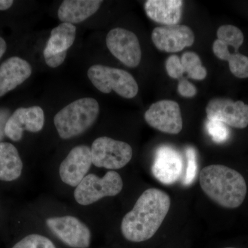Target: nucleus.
I'll use <instances>...</instances> for the list:
<instances>
[{
  "instance_id": "10",
  "label": "nucleus",
  "mask_w": 248,
  "mask_h": 248,
  "mask_svg": "<svg viewBox=\"0 0 248 248\" xmlns=\"http://www.w3.org/2000/svg\"><path fill=\"white\" fill-rule=\"evenodd\" d=\"M144 118L150 126L162 133L177 135L183 128L180 107L174 101L161 100L154 103L146 111Z\"/></svg>"
},
{
  "instance_id": "8",
  "label": "nucleus",
  "mask_w": 248,
  "mask_h": 248,
  "mask_svg": "<svg viewBox=\"0 0 248 248\" xmlns=\"http://www.w3.org/2000/svg\"><path fill=\"white\" fill-rule=\"evenodd\" d=\"M47 226L63 244L73 248H88L91 244L89 228L76 217L65 216L47 218Z\"/></svg>"
},
{
  "instance_id": "20",
  "label": "nucleus",
  "mask_w": 248,
  "mask_h": 248,
  "mask_svg": "<svg viewBox=\"0 0 248 248\" xmlns=\"http://www.w3.org/2000/svg\"><path fill=\"white\" fill-rule=\"evenodd\" d=\"M213 49L217 58L229 62L230 70L235 77L248 78V57L239 53H230L228 46L218 40L214 42Z\"/></svg>"
},
{
  "instance_id": "2",
  "label": "nucleus",
  "mask_w": 248,
  "mask_h": 248,
  "mask_svg": "<svg viewBox=\"0 0 248 248\" xmlns=\"http://www.w3.org/2000/svg\"><path fill=\"white\" fill-rule=\"evenodd\" d=\"M200 186L210 200L223 208H239L247 195V184L237 171L223 165H210L202 170Z\"/></svg>"
},
{
  "instance_id": "19",
  "label": "nucleus",
  "mask_w": 248,
  "mask_h": 248,
  "mask_svg": "<svg viewBox=\"0 0 248 248\" xmlns=\"http://www.w3.org/2000/svg\"><path fill=\"white\" fill-rule=\"evenodd\" d=\"M76 26L70 23L62 22L51 31L44 50L51 53L67 52L76 40Z\"/></svg>"
},
{
  "instance_id": "14",
  "label": "nucleus",
  "mask_w": 248,
  "mask_h": 248,
  "mask_svg": "<svg viewBox=\"0 0 248 248\" xmlns=\"http://www.w3.org/2000/svg\"><path fill=\"white\" fill-rule=\"evenodd\" d=\"M184 162L179 152L171 147H159L152 167L154 177L162 184H174L182 175Z\"/></svg>"
},
{
  "instance_id": "23",
  "label": "nucleus",
  "mask_w": 248,
  "mask_h": 248,
  "mask_svg": "<svg viewBox=\"0 0 248 248\" xmlns=\"http://www.w3.org/2000/svg\"><path fill=\"white\" fill-rule=\"evenodd\" d=\"M13 248H56L53 243L40 234H30L15 245Z\"/></svg>"
},
{
  "instance_id": "26",
  "label": "nucleus",
  "mask_w": 248,
  "mask_h": 248,
  "mask_svg": "<svg viewBox=\"0 0 248 248\" xmlns=\"http://www.w3.org/2000/svg\"><path fill=\"white\" fill-rule=\"evenodd\" d=\"M166 69L168 74L173 79H179L184 73L181 59L177 55H171L166 62Z\"/></svg>"
},
{
  "instance_id": "22",
  "label": "nucleus",
  "mask_w": 248,
  "mask_h": 248,
  "mask_svg": "<svg viewBox=\"0 0 248 248\" xmlns=\"http://www.w3.org/2000/svg\"><path fill=\"white\" fill-rule=\"evenodd\" d=\"M217 35L218 40L228 46L233 47L234 53H238V50L244 42L242 31L233 25L221 26L217 30Z\"/></svg>"
},
{
  "instance_id": "7",
  "label": "nucleus",
  "mask_w": 248,
  "mask_h": 248,
  "mask_svg": "<svg viewBox=\"0 0 248 248\" xmlns=\"http://www.w3.org/2000/svg\"><path fill=\"white\" fill-rule=\"evenodd\" d=\"M107 45L112 55L129 68H136L141 60L138 37L132 31L115 28L107 36Z\"/></svg>"
},
{
  "instance_id": "13",
  "label": "nucleus",
  "mask_w": 248,
  "mask_h": 248,
  "mask_svg": "<svg viewBox=\"0 0 248 248\" xmlns=\"http://www.w3.org/2000/svg\"><path fill=\"white\" fill-rule=\"evenodd\" d=\"M92 164L91 148L86 145L75 147L60 164V175L62 182L77 187L87 175Z\"/></svg>"
},
{
  "instance_id": "11",
  "label": "nucleus",
  "mask_w": 248,
  "mask_h": 248,
  "mask_svg": "<svg viewBox=\"0 0 248 248\" xmlns=\"http://www.w3.org/2000/svg\"><path fill=\"white\" fill-rule=\"evenodd\" d=\"M45 122V112L40 107L19 108L7 121L5 135L12 141H19L24 131L38 133L44 128Z\"/></svg>"
},
{
  "instance_id": "30",
  "label": "nucleus",
  "mask_w": 248,
  "mask_h": 248,
  "mask_svg": "<svg viewBox=\"0 0 248 248\" xmlns=\"http://www.w3.org/2000/svg\"><path fill=\"white\" fill-rule=\"evenodd\" d=\"M14 3L13 0H0V11H6L10 9Z\"/></svg>"
},
{
  "instance_id": "24",
  "label": "nucleus",
  "mask_w": 248,
  "mask_h": 248,
  "mask_svg": "<svg viewBox=\"0 0 248 248\" xmlns=\"http://www.w3.org/2000/svg\"><path fill=\"white\" fill-rule=\"evenodd\" d=\"M207 131L216 143L226 141L230 137L229 128L227 125L216 120H208L206 124Z\"/></svg>"
},
{
  "instance_id": "3",
  "label": "nucleus",
  "mask_w": 248,
  "mask_h": 248,
  "mask_svg": "<svg viewBox=\"0 0 248 248\" xmlns=\"http://www.w3.org/2000/svg\"><path fill=\"white\" fill-rule=\"evenodd\" d=\"M99 103L92 97H84L68 104L54 117L59 136L69 140L84 133L97 121Z\"/></svg>"
},
{
  "instance_id": "4",
  "label": "nucleus",
  "mask_w": 248,
  "mask_h": 248,
  "mask_svg": "<svg viewBox=\"0 0 248 248\" xmlns=\"http://www.w3.org/2000/svg\"><path fill=\"white\" fill-rule=\"evenodd\" d=\"M87 75L93 86L105 94L113 91L125 99H132L138 94L139 86L136 80L124 70L95 64L90 67Z\"/></svg>"
},
{
  "instance_id": "6",
  "label": "nucleus",
  "mask_w": 248,
  "mask_h": 248,
  "mask_svg": "<svg viewBox=\"0 0 248 248\" xmlns=\"http://www.w3.org/2000/svg\"><path fill=\"white\" fill-rule=\"evenodd\" d=\"M91 149L93 164L109 170L122 169L133 156V149L128 143L108 137L96 139Z\"/></svg>"
},
{
  "instance_id": "21",
  "label": "nucleus",
  "mask_w": 248,
  "mask_h": 248,
  "mask_svg": "<svg viewBox=\"0 0 248 248\" xmlns=\"http://www.w3.org/2000/svg\"><path fill=\"white\" fill-rule=\"evenodd\" d=\"M184 73H187L189 78L195 80H203L206 78L207 71L202 66V60L194 52H186L181 59Z\"/></svg>"
},
{
  "instance_id": "1",
  "label": "nucleus",
  "mask_w": 248,
  "mask_h": 248,
  "mask_svg": "<svg viewBox=\"0 0 248 248\" xmlns=\"http://www.w3.org/2000/svg\"><path fill=\"white\" fill-rule=\"evenodd\" d=\"M170 204L169 195L164 191L156 188L144 191L122 220L121 231L125 239L135 243L151 239L164 221Z\"/></svg>"
},
{
  "instance_id": "5",
  "label": "nucleus",
  "mask_w": 248,
  "mask_h": 248,
  "mask_svg": "<svg viewBox=\"0 0 248 248\" xmlns=\"http://www.w3.org/2000/svg\"><path fill=\"white\" fill-rule=\"evenodd\" d=\"M122 188L123 181L120 174L115 171H108L102 178L89 174L77 186L74 197L80 205H89L104 197L118 195Z\"/></svg>"
},
{
  "instance_id": "27",
  "label": "nucleus",
  "mask_w": 248,
  "mask_h": 248,
  "mask_svg": "<svg viewBox=\"0 0 248 248\" xmlns=\"http://www.w3.org/2000/svg\"><path fill=\"white\" fill-rule=\"evenodd\" d=\"M44 58L46 63L50 68H58L63 63L66 58L67 52L60 53H51L49 52H43Z\"/></svg>"
},
{
  "instance_id": "9",
  "label": "nucleus",
  "mask_w": 248,
  "mask_h": 248,
  "mask_svg": "<svg viewBox=\"0 0 248 248\" xmlns=\"http://www.w3.org/2000/svg\"><path fill=\"white\" fill-rule=\"evenodd\" d=\"M208 120H216L235 128L248 125V105L229 98L215 97L208 102L206 109Z\"/></svg>"
},
{
  "instance_id": "25",
  "label": "nucleus",
  "mask_w": 248,
  "mask_h": 248,
  "mask_svg": "<svg viewBox=\"0 0 248 248\" xmlns=\"http://www.w3.org/2000/svg\"><path fill=\"white\" fill-rule=\"evenodd\" d=\"M187 156V168L185 175L182 179L184 186H190L195 180L197 172V155L195 149L192 148H188L186 151Z\"/></svg>"
},
{
  "instance_id": "31",
  "label": "nucleus",
  "mask_w": 248,
  "mask_h": 248,
  "mask_svg": "<svg viewBox=\"0 0 248 248\" xmlns=\"http://www.w3.org/2000/svg\"><path fill=\"white\" fill-rule=\"evenodd\" d=\"M6 48H7V45H6V41L2 37H0V59L4 55Z\"/></svg>"
},
{
  "instance_id": "16",
  "label": "nucleus",
  "mask_w": 248,
  "mask_h": 248,
  "mask_svg": "<svg viewBox=\"0 0 248 248\" xmlns=\"http://www.w3.org/2000/svg\"><path fill=\"white\" fill-rule=\"evenodd\" d=\"M102 0H65L58 11L62 22L78 24L93 16L100 8Z\"/></svg>"
},
{
  "instance_id": "29",
  "label": "nucleus",
  "mask_w": 248,
  "mask_h": 248,
  "mask_svg": "<svg viewBox=\"0 0 248 248\" xmlns=\"http://www.w3.org/2000/svg\"><path fill=\"white\" fill-rule=\"evenodd\" d=\"M11 112L7 108L0 107V143L4 140L5 136V127L11 117Z\"/></svg>"
},
{
  "instance_id": "28",
  "label": "nucleus",
  "mask_w": 248,
  "mask_h": 248,
  "mask_svg": "<svg viewBox=\"0 0 248 248\" xmlns=\"http://www.w3.org/2000/svg\"><path fill=\"white\" fill-rule=\"evenodd\" d=\"M177 91L184 97H193L197 93L195 86L186 79H181L178 84Z\"/></svg>"
},
{
  "instance_id": "17",
  "label": "nucleus",
  "mask_w": 248,
  "mask_h": 248,
  "mask_svg": "<svg viewBox=\"0 0 248 248\" xmlns=\"http://www.w3.org/2000/svg\"><path fill=\"white\" fill-rule=\"evenodd\" d=\"M183 3L181 0H148L145 11L155 22L166 26L176 25L182 17Z\"/></svg>"
},
{
  "instance_id": "18",
  "label": "nucleus",
  "mask_w": 248,
  "mask_h": 248,
  "mask_svg": "<svg viewBox=\"0 0 248 248\" xmlns=\"http://www.w3.org/2000/svg\"><path fill=\"white\" fill-rule=\"evenodd\" d=\"M23 164L17 148L11 143H0V180L12 182L22 174Z\"/></svg>"
},
{
  "instance_id": "15",
  "label": "nucleus",
  "mask_w": 248,
  "mask_h": 248,
  "mask_svg": "<svg viewBox=\"0 0 248 248\" xmlns=\"http://www.w3.org/2000/svg\"><path fill=\"white\" fill-rule=\"evenodd\" d=\"M30 63L19 57L7 59L0 66V97L24 83L32 74Z\"/></svg>"
},
{
  "instance_id": "12",
  "label": "nucleus",
  "mask_w": 248,
  "mask_h": 248,
  "mask_svg": "<svg viewBox=\"0 0 248 248\" xmlns=\"http://www.w3.org/2000/svg\"><path fill=\"white\" fill-rule=\"evenodd\" d=\"M152 40L159 50L166 53H177L193 45L195 34L187 26H163L153 30Z\"/></svg>"
},
{
  "instance_id": "32",
  "label": "nucleus",
  "mask_w": 248,
  "mask_h": 248,
  "mask_svg": "<svg viewBox=\"0 0 248 248\" xmlns=\"http://www.w3.org/2000/svg\"></svg>"
}]
</instances>
